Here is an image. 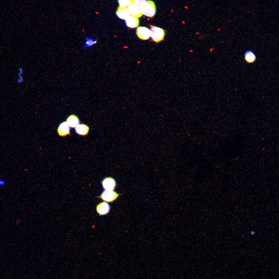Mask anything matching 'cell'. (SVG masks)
Here are the masks:
<instances>
[{
    "mask_svg": "<svg viewBox=\"0 0 279 279\" xmlns=\"http://www.w3.org/2000/svg\"><path fill=\"white\" fill-rule=\"evenodd\" d=\"M142 14L147 17L152 18L155 15L156 9L154 3L150 0L147 1L140 6Z\"/></svg>",
    "mask_w": 279,
    "mask_h": 279,
    "instance_id": "cell-1",
    "label": "cell"
},
{
    "mask_svg": "<svg viewBox=\"0 0 279 279\" xmlns=\"http://www.w3.org/2000/svg\"><path fill=\"white\" fill-rule=\"evenodd\" d=\"M151 37L152 40L157 43L163 41L165 35V31L162 28L150 25Z\"/></svg>",
    "mask_w": 279,
    "mask_h": 279,
    "instance_id": "cell-2",
    "label": "cell"
},
{
    "mask_svg": "<svg viewBox=\"0 0 279 279\" xmlns=\"http://www.w3.org/2000/svg\"><path fill=\"white\" fill-rule=\"evenodd\" d=\"M121 195L113 190L105 189L101 194L97 197L100 198L107 202L111 203L115 200Z\"/></svg>",
    "mask_w": 279,
    "mask_h": 279,
    "instance_id": "cell-3",
    "label": "cell"
},
{
    "mask_svg": "<svg viewBox=\"0 0 279 279\" xmlns=\"http://www.w3.org/2000/svg\"><path fill=\"white\" fill-rule=\"evenodd\" d=\"M136 34L140 38L147 40L151 37V31L147 28L143 26L138 27L136 30Z\"/></svg>",
    "mask_w": 279,
    "mask_h": 279,
    "instance_id": "cell-4",
    "label": "cell"
},
{
    "mask_svg": "<svg viewBox=\"0 0 279 279\" xmlns=\"http://www.w3.org/2000/svg\"><path fill=\"white\" fill-rule=\"evenodd\" d=\"M127 9L130 16L138 18L142 16L140 6L133 3L128 6Z\"/></svg>",
    "mask_w": 279,
    "mask_h": 279,
    "instance_id": "cell-5",
    "label": "cell"
},
{
    "mask_svg": "<svg viewBox=\"0 0 279 279\" xmlns=\"http://www.w3.org/2000/svg\"><path fill=\"white\" fill-rule=\"evenodd\" d=\"M103 188L105 189L113 190L116 186V182L113 178L109 177L104 179L102 182Z\"/></svg>",
    "mask_w": 279,
    "mask_h": 279,
    "instance_id": "cell-6",
    "label": "cell"
},
{
    "mask_svg": "<svg viewBox=\"0 0 279 279\" xmlns=\"http://www.w3.org/2000/svg\"><path fill=\"white\" fill-rule=\"evenodd\" d=\"M57 132L60 136H65L70 135V128L66 121L61 123L57 129Z\"/></svg>",
    "mask_w": 279,
    "mask_h": 279,
    "instance_id": "cell-7",
    "label": "cell"
},
{
    "mask_svg": "<svg viewBox=\"0 0 279 279\" xmlns=\"http://www.w3.org/2000/svg\"><path fill=\"white\" fill-rule=\"evenodd\" d=\"M110 207L109 204L105 202H101L96 207V211L100 215L106 214L109 212Z\"/></svg>",
    "mask_w": 279,
    "mask_h": 279,
    "instance_id": "cell-8",
    "label": "cell"
},
{
    "mask_svg": "<svg viewBox=\"0 0 279 279\" xmlns=\"http://www.w3.org/2000/svg\"><path fill=\"white\" fill-rule=\"evenodd\" d=\"M125 23L128 27L133 28L139 26L140 21L138 18L130 16L125 20Z\"/></svg>",
    "mask_w": 279,
    "mask_h": 279,
    "instance_id": "cell-9",
    "label": "cell"
},
{
    "mask_svg": "<svg viewBox=\"0 0 279 279\" xmlns=\"http://www.w3.org/2000/svg\"><path fill=\"white\" fill-rule=\"evenodd\" d=\"M117 17L120 19L125 20L130 16L127 8L119 7L116 12Z\"/></svg>",
    "mask_w": 279,
    "mask_h": 279,
    "instance_id": "cell-10",
    "label": "cell"
},
{
    "mask_svg": "<svg viewBox=\"0 0 279 279\" xmlns=\"http://www.w3.org/2000/svg\"><path fill=\"white\" fill-rule=\"evenodd\" d=\"M76 133L79 135L85 136L87 134L89 130L88 126L83 124H79L75 128Z\"/></svg>",
    "mask_w": 279,
    "mask_h": 279,
    "instance_id": "cell-11",
    "label": "cell"
},
{
    "mask_svg": "<svg viewBox=\"0 0 279 279\" xmlns=\"http://www.w3.org/2000/svg\"><path fill=\"white\" fill-rule=\"evenodd\" d=\"M244 57L246 61L249 63L254 62L256 60V57L254 52L252 50H248L244 53Z\"/></svg>",
    "mask_w": 279,
    "mask_h": 279,
    "instance_id": "cell-12",
    "label": "cell"
},
{
    "mask_svg": "<svg viewBox=\"0 0 279 279\" xmlns=\"http://www.w3.org/2000/svg\"><path fill=\"white\" fill-rule=\"evenodd\" d=\"M66 122L70 127L75 128L79 124L80 121L77 116L73 114L68 117Z\"/></svg>",
    "mask_w": 279,
    "mask_h": 279,
    "instance_id": "cell-13",
    "label": "cell"
},
{
    "mask_svg": "<svg viewBox=\"0 0 279 279\" xmlns=\"http://www.w3.org/2000/svg\"><path fill=\"white\" fill-rule=\"evenodd\" d=\"M118 3L120 7L123 8H128L133 3V0H118Z\"/></svg>",
    "mask_w": 279,
    "mask_h": 279,
    "instance_id": "cell-14",
    "label": "cell"
},
{
    "mask_svg": "<svg viewBox=\"0 0 279 279\" xmlns=\"http://www.w3.org/2000/svg\"><path fill=\"white\" fill-rule=\"evenodd\" d=\"M85 38L86 42L83 46L85 49H86L87 47L92 46L94 44H96L97 42V40H95L92 38L86 37Z\"/></svg>",
    "mask_w": 279,
    "mask_h": 279,
    "instance_id": "cell-15",
    "label": "cell"
},
{
    "mask_svg": "<svg viewBox=\"0 0 279 279\" xmlns=\"http://www.w3.org/2000/svg\"><path fill=\"white\" fill-rule=\"evenodd\" d=\"M147 1L143 0H133V3L139 6H141Z\"/></svg>",
    "mask_w": 279,
    "mask_h": 279,
    "instance_id": "cell-16",
    "label": "cell"
},
{
    "mask_svg": "<svg viewBox=\"0 0 279 279\" xmlns=\"http://www.w3.org/2000/svg\"><path fill=\"white\" fill-rule=\"evenodd\" d=\"M5 184V181L1 180H0V185L3 186Z\"/></svg>",
    "mask_w": 279,
    "mask_h": 279,
    "instance_id": "cell-17",
    "label": "cell"
}]
</instances>
